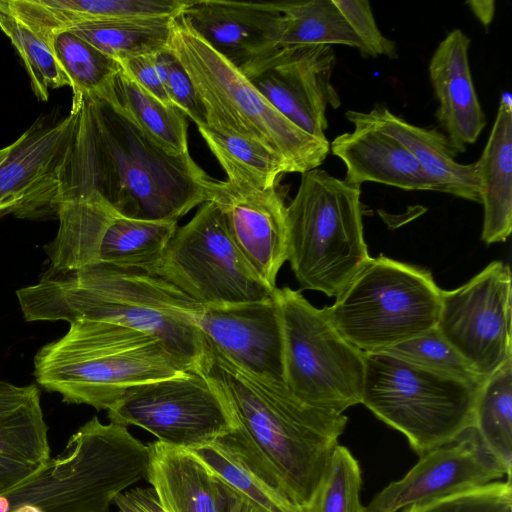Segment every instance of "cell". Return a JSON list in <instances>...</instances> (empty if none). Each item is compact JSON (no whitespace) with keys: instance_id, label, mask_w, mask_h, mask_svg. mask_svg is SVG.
<instances>
[{"instance_id":"6da1fadb","label":"cell","mask_w":512,"mask_h":512,"mask_svg":"<svg viewBox=\"0 0 512 512\" xmlns=\"http://www.w3.org/2000/svg\"><path fill=\"white\" fill-rule=\"evenodd\" d=\"M194 369L233 422L216 443L302 511L325 473L347 416L305 404L285 385L254 376L206 342Z\"/></svg>"},{"instance_id":"7a4b0ae2","label":"cell","mask_w":512,"mask_h":512,"mask_svg":"<svg viewBox=\"0 0 512 512\" xmlns=\"http://www.w3.org/2000/svg\"><path fill=\"white\" fill-rule=\"evenodd\" d=\"M80 102L59 202L96 193L123 217L178 221L207 201L210 176L190 153L172 155L114 103Z\"/></svg>"},{"instance_id":"3957f363","label":"cell","mask_w":512,"mask_h":512,"mask_svg":"<svg viewBox=\"0 0 512 512\" xmlns=\"http://www.w3.org/2000/svg\"><path fill=\"white\" fill-rule=\"evenodd\" d=\"M16 296L28 322L88 319L126 326L159 340L186 370L196 367L205 349L197 326L203 306L141 268L103 263L48 268Z\"/></svg>"},{"instance_id":"277c9868","label":"cell","mask_w":512,"mask_h":512,"mask_svg":"<svg viewBox=\"0 0 512 512\" xmlns=\"http://www.w3.org/2000/svg\"><path fill=\"white\" fill-rule=\"evenodd\" d=\"M69 324L34 357L36 382L66 403L108 410L133 386L188 371L144 332L88 319Z\"/></svg>"},{"instance_id":"5b68a950","label":"cell","mask_w":512,"mask_h":512,"mask_svg":"<svg viewBox=\"0 0 512 512\" xmlns=\"http://www.w3.org/2000/svg\"><path fill=\"white\" fill-rule=\"evenodd\" d=\"M168 50L189 75L204 107L206 123L252 138L273 151L289 172L318 168L330 152L317 139L279 113L251 81L185 23H172Z\"/></svg>"},{"instance_id":"8992f818","label":"cell","mask_w":512,"mask_h":512,"mask_svg":"<svg viewBox=\"0 0 512 512\" xmlns=\"http://www.w3.org/2000/svg\"><path fill=\"white\" fill-rule=\"evenodd\" d=\"M288 257L301 289L337 296L370 258L360 186L315 168L286 208Z\"/></svg>"},{"instance_id":"52a82bcc","label":"cell","mask_w":512,"mask_h":512,"mask_svg":"<svg viewBox=\"0 0 512 512\" xmlns=\"http://www.w3.org/2000/svg\"><path fill=\"white\" fill-rule=\"evenodd\" d=\"M361 403L403 433L419 456L473 427L479 389L384 352H363Z\"/></svg>"},{"instance_id":"ba28073f","label":"cell","mask_w":512,"mask_h":512,"mask_svg":"<svg viewBox=\"0 0 512 512\" xmlns=\"http://www.w3.org/2000/svg\"><path fill=\"white\" fill-rule=\"evenodd\" d=\"M441 293L430 271L380 255L324 309L350 344L374 352L435 328Z\"/></svg>"},{"instance_id":"9c48e42d","label":"cell","mask_w":512,"mask_h":512,"mask_svg":"<svg viewBox=\"0 0 512 512\" xmlns=\"http://www.w3.org/2000/svg\"><path fill=\"white\" fill-rule=\"evenodd\" d=\"M281 317L288 390L313 407L343 413L361 403L364 353L318 309L290 287L272 292Z\"/></svg>"},{"instance_id":"30bf717a","label":"cell","mask_w":512,"mask_h":512,"mask_svg":"<svg viewBox=\"0 0 512 512\" xmlns=\"http://www.w3.org/2000/svg\"><path fill=\"white\" fill-rule=\"evenodd\" d=\"M147 271L174 285L202 306L264 300L271 289L233 242L218 207L201 204L177 227L160 259Z\"/></svg>"},{"instance_id":"8fae6325","label":"cell","mask_w":512,"mask_h":512,"mask_svg":"<svg viewBox=\"0 0 512 512\" xmlns=\"http://www.w3.org/2000/svg\"><path fill=\"white\" fill-rule=\"evenodd\" d=\"M110 422L140 427L158 442L197 450L233 429L224 404L196 369L129 388L107 410Z\"/></svg>"},{"instance_id":"7c38bea8","label":"cell","mask_w":512,"mask_h":512,"mask_svg":"<svg viewBox=\"0 0 512 512\" xmlns=\"http://www.w3.org/2000/svg\"><path fill=\"white\" fill-rule=\"evenodd\" d=\"M79 110L80 102L72 100L67 116L39 117L0 149V218H56Z\"/></svg>"},{"instance_id":"4fadbf2b","label":"cell","mask_w":512,"mask_h":512,"mask_svg":"<svg viewBox=\"0 0 512 512\" xmlns=\"http://www.w3.org/2000/svg\"><path fill=\"white\" fill-rule=\"evenodd\" d=\"M512 282L493 261L460 287L441 293L436 328L484 379L512 359Z\"/></svg>"},{"instance_id":"5bb4252c","label":"cell","mask_w":512,"mask_h":512,"mask_svg":"<svg viewBox=\"0 0 512 512\" xmlns=\"http://www.w3.org/2000/svg\"><path fill=\"white\" fill-rule=\"evenodd\" d=\"M335 63L331 45H307L273 49L241 72L291 123L327 140L326 109L341 103L331 82Z\"/></svg>"},{"instance_id":"9a60e30c","label":"cell","mask_w":512,"mask_h":512,"mask_svg":"<svg viewBox=\"0 0 512 512\" xmlns=\"http://www.w3.org/2000/svg\"><path fill=\"white\" fill-rule=\"evenodd\" d=\"M505 475V468L472 427L454 442L421 455L402 479L379 492L363 512H397L412 504L486 485Z\"/></svg>"},{"instance_id":"2e32d148","label":"cell","mask_w":512,"mask_h":512,"mask_svg":"<svg viewBox=\"0 0 512 512\" xmlns=\"http://www.w3.org/2000/svg\"><path fill=\"white\" fill-rule=\"evenodd\" d=\"M207 201L220 210L245 259L271 288L288 257L286 204L278 184L259 189L210 177Z\"/></svg>"},{"instance_id":"e0dca14e","label":"cell","mask_w":512,"mask_h":512,"mask_svg":"<svg viewBox=\"0 0 512 512\" xmlns=\"http://www.w3.org/2000/svg\"><path fill=\"white\" fill-rule=\"evenodd\" d=\"M197 326L204 341L243 370L285 385L284 341L273 296L260 301L203 306Z\"/></svg>"},{"instance_id":"ac0fdd59","label":"cell","mask_w":512,"mask_h":512,"mask_svg":"<svg viewBox=\"0 0 512 512\" xmlns=\"http://www.w3.org/2000/svg\"><path fill=\"white\" fill-rule=\"evenodd\" d=\"M181 17L239 70L265 56L282 27L280 2L188 0Z\"/></svg>"},{"instance_id":"d6986e66","label":"cell","mask_w":512,"mask_h":512,"mask_svg":"<svg viewBox=\"0 0 512 512\" xmlns=\"http://www.w3.org/2000/svg\"><path fill=\"white\" fill-rule=\"evenodd\" d=\"M40 396L35 384L0 380V493L26 482L51 458Z\"/></svg>"},{"instance_id":"ffe728a7","label":"cell","mask_w":512,"mask_h":512,"mask_svg":"<svg viewBox=\"0 0 512 512\" xmlns=\"http://www.w3.org/2000/svg\"><path fill=\"white\" fill-rule=\"evenodd\" d=\"M470 43L462 30L453 29L429 62V76L439 103L435 115L457 153L475 143L486 124L470 71Z\"/></svg>"},{"instance_id":"44dd1931","label":"cell","mask_w":512,"mask_h":512,"mask_svg":"<svg viewBox=\"0 0 512 512\" xmlns=\"http://www.w3.org/2000/svg\"><path fill=\"white\" fill-rule=\"evenodd\" d=\"M345 117L353 125H370L401 142L436 182L439 192L480 203L476 163H458L457 152L438 129L413 125L384 104H376L369 112L348 110Z\"/></svg>"},{"instance_id":"7402d4cb","label":"cell","mask_w":512,"mask_h":512,"mask_svg":"<svg viewBox=\"0 0 512 512\" xmlns=\"http://www.w3.org/2000/svg\"><path fill=\"white\" fill-rule=\"evenodd\" d=\"M330 151L345 164L344 180L350 184L377 182L404 190L439 192L436 182L401 142L370 125L355 124L352 132L338 135Z\"/></svg>"},{"instance_id":"603a6c76","label":"cell","mask_w":512,"mask_h":512,"mask_svg":"<svg viewBox=\"0 0 512 512\" xmlns=\"http://www.w3.org/2000/svg\"><path fill=\"white\" fill-rule=\"evenodd\" d=\"M147 481L166 512H224L227 493L192 450L149 443Z\"/></svg>"},{"instance_id":"cb8c5ba5","label":"cell","mask_w":512,"mask_h":512,"mask_svg":"<svg viewBox=\"0 0 512 512\" xmlns=\"http://www.w3.org/2000/svg\"><path fill=\"white\" fill-rule=\"evenodd\" d=\"M476 163L480 203L484 207L482 240L505 242L512 230V101L503 93L482 155Z\"/></svg>"},{"instance_id":"d4e9b609","label":"cell","mask_w":512,"mask_h":512,"mask_svg":"<svg viewBox=\"0 0 512 512\" xmlns=\"http://www.w3.org/2000/svg\"><path fill=\"white\" fill-rule=\"evenodd\" d=\"M117 215L96 193L60 201L56 215L58 231L43 247L50 261L49 269L76 270L95 264L103 231Z\"/></svg>"},{"instance_id":"484cf974","label":"cell","mask_w":512,"mask_h":512,"mask_svg":"<svg viewBox=\"0 0 512 512\" xmlns=\"http://www.w3.org/2000/svg\"><path fill=\"white\" fill-rule=\"evenodd\" d=\"M114 103L143 133L172 155L189 153L187 116L175 106H167L144 90L123 69L116 75Z\"/></svg>"},{"instance_id":"4316f807","label":"cell","mask_w":512,"mask_h":512,"mask_svg":"<svg viewBox=\"0 0 512 512\" xmlns=\"http://www.w3.org/2000/svg\"><path fill=\"white\" fill-rule=\"evenodd\" d=\"M197 128L232 184L265 189L290 173L282 159L252 138L207 123Z\"/></svg>"},{"instance_id":"83f0119b","label":"cell","mask_w":512,"mask_h":512,"mask_svg":"<svg viewBox=\"0 0 512 512\" xmlns=\"http://www.w3.org/2000/svg\"><path fill=\"white\" fill-rule=\"evenodd\" d=\"M177 221L115 216L106 226L96 263L148 270L162 256L177 229Z\"/></svg>"},{"instance_id":"f1b7e54d","label":"cell","mask_w":512,"mask_h":512,"mask_svg":"<svg viewBox=\"0 0 512 512\" xmlns=\"http://www.w3.org/2000/svg\"><path fill=\"white\" fill-rule=\"evenodd\" d=\"M176 17L96 21L68 31L119 62L168 49L172 23Z\"/></svg>"},{"instance_id":"f546056e","label":"cell","mask_w":512,"mask_h":512,"mask_svg":"<svg viewBox=\"0 0 512 512\" xmlns=\"http://www.w3.org/2000/svg\"><path fill=\"white\" fill-rule=\"evenodd\" d=\"M280 3L282 27L279 39L271 50L307 45L341 44L357 48L362 52L363 46L359 38L333 0L282 1Z\"/></svg>"},{"instance_id":"4dcf8cb0","label":"cell","mask_w":512,"mask_h":512,"mask_svg":"<svg viewBox=\"0 0 512 512\" xmlns=\"http://www.w3.org/2000/svg\"><path fill=\"white\" fill-rule=\"evenodd\" d=\"M473 428L486 449L512 469V359L486 379L478 391Z\"/></svg>"},{"instance_id":"1f68e13d","label":"cell","mask_w":512,"mask_h":512,"mask_svg":"<svg viewBox=\"0 0 512 512\" xmlns=\"http://www.w3.org/2000/svg\"><path fill=\"white\" fill-rule=\"evenodd\" d=\"M57 60L70 80L73 98L107 100L113 89L120 63L82 38L66 31L53 43Z\"/></svg>"},{"instance_id":"d6a6232c","label":"cell","mask_w":512,"mask_h":512,"mask_svg":"<svg viewBox=\"0 0 512 512\" xmlns=\"http://www.w3.org/2000/svg\"><path fill=\"white\" fill-rule=\"evenodd\" d=\"M0 29L19 53L39 101L49 99L50 89L71 86L54 49L24 23L0 9Z\"/></svg>"},{"instance_id":"836d02e7","label":"cell","mask_w":512,"mask_h":512,"mask_svg":"<svg viewBox=\"0 0 512 512\" xmlns=\"http://www.w3.org/2000/svg\"><path fill=\"white\" fill-rule=\"evenodd\" d=\"M192 451L225 488L248 501L259 512H302L260 481L216 442Z\"/></svg>"},{"instance_id":"e575fe53","label":"cell","mask_w":512,"mask_h":512,"mask_svg":"<svg viewBox=\"0 0 512 512\" xmlns=\"http://www.w3.org/2000/svg\"><path fill=\"white\" fill-rule=\"evenodd\" d=\"M361 484L358 461L346 447L337 445L316 491L302 512H363Z\"/></svg>"},{"instance_id":"d590c367","label":"cell","mask_w":512,"mask_h":512,"mask_svg":"<svg viewBox=\"0 0 512 512\" xmlns=\"http://www.w3.org/2000/svg\"><path fill=\"white\" fill-rule=\"evenodd\" d=\"M378 351L440 374L460 379L477 388H480L486 381L441 335L436 327Z\"/></svg>"},{"instance_id":"8d00e7d4","label":"cell","mask_w":512,"mask_h":512,"mask_svg":"<svg viewBox=\"0 0 512 512\" xmlns=\"http://www.w3.org/2000/svg\"><path fill=\"white\" fill-rule=\"evenodd\" d=\"M403 512H512L511 480L494 481L427 502L412 504Z\"/></svg>"},{"instance_id":"74e56055","label":"cell","mask_w":512,"mask_h":512,"mask_svg":"<svg viewBox=\"0 0 512 512\" xmlns=\"http://www.w3.org/2000/svg\"><path fill=\"white\" fill-rule=\"evenodd\" d=\"M162 82L171 103L197 126L206 123L205 110L186 70L168 49L157 53Z\"/></svg>"},{"instance_id":"f35d334b","label":"cell","mask_w":512,"mask_h":512,"mask_svg":"<svg viewBox=\"0 0 512 512\" xmlns=\"http://www.w3.org/2000/svg\"><path fill=\"white\" fill-rule=\"evenodd\" d=\"M343 17L359 38L362 54L372 57L397 58L394 41L386 38L375 22L370 3L366 0H333Z\"/></svg>"},{"instance_id":"ab89813d","label":"cell","mask_w":512,"mask_h":512,"mask_svg":"<svg viewBox=\"0 0 512 512\" xmlns=\"http://www.w3.org/2000/svg\"><path fill=\"white\" fill-rule=\"evenodd\" d=\"M157 54L119 61L122 69L144 90L167 106H174L163 85Z\"/></svg>"},{"instance_id":"60d3db41","label":"cell","mask_w":512,"mask_h":512,"mask_svg":"<svg viewBox=\"0 0 512 512\" xmlns=\"http://www.w3.org/2000/svg\"><path fill=\"white\" fill-rule=\"evenodd\" d=\"M114 504L119 512H166L152 488L128 489L115 498Z\"/></svg>"},{"instance_id":"b9f144b4","label":"cell","mask_w":512,"mask_h":512,"mask_svg":"<svg viewBox=\"0 0 512 512\" xmlns=\"http://www.w3.org/2000/svg\"><path fill=\"white\" fill-rule=\"evenodd\" d=\"M476 18L488 27L495 14V2L492 0H470L466 2Z\"/></svg>"},{"instance_id":"7bdbcfd3","label":"cell","mask_w":512,"mask_h":512,"mask_svg":"<svg viewBox=\"0 0 512 512\" xmlns=\"http://www.w3.org/2000/svg\"><path fill=\"white\" fill-rule=\"evenodd\" d=\"M225 490L227 493V503L224 512H259L252 504L239 495L227 488Z\"/></svg>"},{"instance_id":"ee69618b","label":"cell","mask_w":512,"mask_h":512,"mask_svg":"<svg viewBox=\"0 0 512 512\" xmlns=\"http://www.w3.org/2000/svg\"><path fill=\"white\" fill-rule=\"evenodd\" d=\"M12 512H45L41 507L31 503L17 506Z\"/></svg>"}]
</instances>
